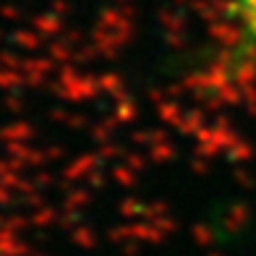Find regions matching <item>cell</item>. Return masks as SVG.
Instances as JSON below:
<instances>
[{
    "instance_id": "6da1fadb",
    "label": "cell",
    "mask_w": 256,
    "mask_h": 256,
    "mask_svg": "<svg viewBox=\"0 0 256 256\" xmlns=\"http://www.w3.org/2000/svg\"><path fill=\"white\" fill-rule=\"evenodd\" d=\"M236 10L246 37L256 44V0H236Z\"/></svg>"
}]
</instances>
